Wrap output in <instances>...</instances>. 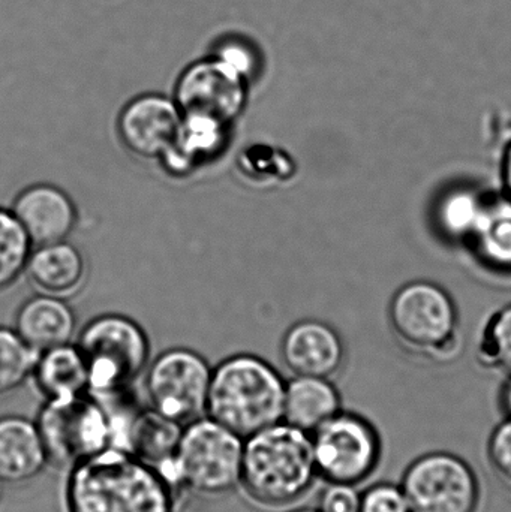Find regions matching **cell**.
<instances>
[{
    "label": "cell",
    "mask_w": 511,
    "mask_h": 512,
    "mask_svg": "<svg viewBox=\"0 0 511 512\" xmlns=\"http://www.w3.org/2000/svg\"><path fill=\"white\" fill-rule=\"evenodd\" d=\"M479 360L511 376V303L495 312L483 328Z\"/></svg>",
    "instance_id": "obj_26"
},
{
    "label": "cell",
    "mask_w": 511,
    "mask_h": 512,
    "mask_svg": "<svg viewBox=\"0 0 511 512\" xmlns=\"http://www.w3.org/2000/svg\"><path fill=\"white\" fill-rule=\"evenodd\" d=\"M182 432L183 424L164 417L155 409H141L129 424L123 450L159 469L174 484L173 462Z\"/></svg>",
    "instance_id": "obj_18"
},
{
    "label": "cell",
    "mask_w": 511,
    "mask_h": 512,
    "mask_svg": "<svg viewBox=\"0 0 511 512\" xmlns=\"http://www.w3.org/2000/svg\"><path fill=\"white\" fill-rule=\"evenodd\" d=\"M488 459L495 474L511 486V418H506L492 432L488 442Z\"/></svg>",
    "instance_id": "obj_28"
},
{
    "label": "cell",
    "mask_w": 511,
    "mask_h": 512,
    "mask_svg": "<svg viewBox=\"0 0 511 512\" xmlns=\"http://www.w3.org/2000/svg\"><path fill=\"white\" fill-rule=\"evenodd\" d=\"M225 62L230 63L233 68H236L243 77L251 78L254 72L255 60L251 51L246 50L243 45L231 44L224 47L221 53L218 54Z\"/></svg>",
    "instance_id": "obj_30"
},
{
    "label": "cell",
    "mask_w": 511,
    "mask_h": 512,
    "mask_svg": "<svg viewBox=\"0 0 511 512\" xmlns=\"http://www.w3.org/2000/svg\"><path fill=\"white\" fill-rule=\"evenodd\" d=\"M285 384L278 370L263 358L233 355L213 369L207 415L246 439L281 423Z\"/></svg>",
    "instance_id": "obj_3"
},
{
    "label": "cell",
    "mask_w": 511,
    "mask_h": 512,
    "mask_svg": "<svg viewBox=\"0 0 511 512\" xmlns=\"http://www.w3.org/2000/svg\"><path fill=\"white\" fill-rule=\"evenodd\" d=\"M311 436L318 477L329 484L359 486L380 465V435L362 415L341 411Z\"/></svg>",
    "instance_id": "obj_8"
},
{
    "label": "cell",
    "mask_w": 511,
    "mask_h": 512,
    "mask_svg": "<svg viewBox=\"0 0 511 512\" xmlns=\"http://www.w3.org/2000/svg\"><path fill=\"white\" fill-rule=\"evenodd\" d=\"M488 198L474 189H452L437 206V222L441 233L453 240L468 242L479 224Z\"/></svg>",
    "instance_id": "obj_23"
},
{
    "label": "cell",
    "mask_w": 511,
    "mask_h": 512,
    "mask_svg": "<svg viewBox=\"0 0 511 512\" xmlns=\"http://www.w3.org/2000/svg\"><path fill=\"white\" fill-rule=\"evenodd\" d=\"M317 477L312 436L285 421L243 442L240 483L258 504H293L311 490Z\"/></svg>",
    "instance_id": "obj_2"
},
{
    "label": "cell",
    "mask_w": 511,
    "mask_h": 512,
    "mask_svg": "<svg viewBox=\"0 0 511 512\" xmlns=\"http://www.w3.org/2000/svg\"><path fill=\"white\" fill-rule=\"evenodd\" d=\"M500 406L506 418H511V376L504 382L500 393Z\"/></svg>",
    "instance_id": "obj_32"
},
{
    "label": "cell",
    "mask_w": 511,
    "mask_h": 512,
    "mask_svg": "<svg viewBox=\"0 0 511 512\" xmlns=\"http://www.w3.org/2000/svg\"><path fill=\"white\" fill-rule=\"evenodd\" d=\"M468 243L486 267L511 271V201L504 195L488 198Z\"/></svg>",
    "instance_id": "obj_22"
},
{
    "label": "cell",
    "mask_w": 511,
    "mask_h": 512,
    "mask_svg": "<svg viewBox=\"0 0 511 512\" xmlns=\"http://www.w3.org/2000/svg\"><path fill=\"white\" fill-rule=\"evenodd\" d=\"M39 352L11 328L0 327V397L14 393L33 376Z\"/></svg>",
    "instance_id": "obj_25"
},
{
    "label": "cell",
    "mask_w": 511,
    "mask_h": 512,
    "mask_svg": "<svg viewBox=\"0 0 511 512\" xmlns=\"http://www.w3.org/2000/svg\"><path fill=\"white\" fill-rule=\"evenodd\" d=\"M33 378L47 400L80 396L89 388L86 360L78 346L72 343L41 352Z\"/></svg>",
    "instance_id": "obj_21"
},
{
    "label": "cell",
    "mask_w": 511,
    "mask_h": 512,
    "mask_svg": "<svg viewBox=\"0 0 511 512\" xmlns=\"http://www.w3.org/2000/svg\"><path fill=\"white\" fill-rule=\"evenodd\" d=\"M14 330L27 346L41 354L71 343L77 331V318L65 298L39 294L18 309Z\"/></svg>",
    "instance_id": "obj_16"
},
{
    "label": "cell",
    "mask_w": 511,
    "mask_h": 512,
    "mask_svg": "<svg viewBox=\"0 0 511 512\" xmlns=\"http://www.w3.org/2000/svg\"><path fill=\"white\" fill-rule=\"evenodd\" d=\"M290 512H320L318 510H308V508H302V510H294Z\"/></svg>",
    "instance_id": "obj_33"
},
{
    "label": "cell",
    "mask_w": 511,
    "mask_h": 512,
    "mask_svg": "<svg viewBox=\"0 0 511 512\" xmlns=\"http://www.w3.org/2000/svg\"><path fill=\"white\" fill-rule=\"evenodd\" d=\"M242 439L212 418L186 424L173 462L177 489L204 496L236 489L242 480Z\"/></svg>",
    "instance_id": "obj_6"
},
{
    "label": "cell",
    "mask_w": 511,
    "mask_h": 512,
    "mask_svg": "<svg viewBox=\"0 0 511 512\" xmlns=\"http://www.w3.org/2000/svg\"><path fill=\"white\" fill-rule=\"evenodd\" d=\"M77 346L89 372L87 394L93 397L131 390L149 366V337L128 316L107 313L92 319L81 330Z\"/></svg>",
    "instance_id": "obj_5"
},
{
    "label": "cell",
    "mask_w": 511,
    "mask_h": 512,
    "mask_svg": "<svg viewBox=\"0 0 511 512\" xmlns=\"http://www.w3.org/2000/svg\"><path fill=\"white\" fill-rule=\"evenodd\" d=\"M501 185H503V195L511 201V141L504 150L500 165Z\"/></svg>",
    "instance_id": "obj_31"
},
{
    "label": "cell",
    "mask_w": 511,
    "mask_h": 512,
    "mask_svg": "<svg viewBox=\"0 0 511 512\" xmlns=\"http://www.w3.org/2000/svg\"><path fill=\"white\" fill-rule=\"evenodd\" d=\"M182 111L174 98L147 93L125 105L117 119L123 146L137 158L159 161L174 143Z\"/></svg>",
    "instance_id": "obj_12"
},
{
    "label": "cell",
    "mask_w": 511,
    "mask_h": 512,
    "mask_svg": "<svg viewBox=\"0 0 511 512\" xmlns=\"http://www.w3.org/2000/svg\"><path fill=\"white\" fill-rule=\"evenodd\" d=\"M48 462L75 466L113 447L107 412L90 394L47 400L36 420Z\"/></svg>",
    "instance_id": "obj_7"
},
{
    "label": "cell",
    "mask_w": 511,
    "mask_h": 512,
    "mask_svg": "<svg viewBox=\"0 0 511 512\" xmlns=\"http://www.w3.org/2000/svg\"><path fill=\"white\" fill-rule=\"evenodd\" d=\"M11 212L33 246L65 242L77 225V209L68 194L48 183L29 186L17 195Z\"/></svg>",
    "instance_id": "obj_14"
},
{
    "label": "cell",
    "mask_w": 511,
    "mask_h": 512,
    "mask_svg": "<svg viewBox=\"0 0 511 512\" xmlns=\"http://www.w3.org/2000/svg\"><path fill=\"white\" fill-rule=\"evenodd\" d=\"M342 411L341 394L329 378L294 376L285 384L282 421L312 433Z\"/></svg>",
    "instance_id": "obj_20"
},
{
    "label": "cell",
    "mask_w": 511,
    "mask_h": 512,
    "mask_svg": "<svg viewBox=\"0 0 511 512\" xmlns=\"http://www.w3.org/2000/svg\"><path fill=\"white\" fill-rule=\"evenodd\" d=\"M387 318L398 342L414 355L444 361L458 352V306L438 283L420 279L402 285L390 300Z\"/></svg>",
    "instance_id": "obj_4"
},
{
    "label": "cell",
    "mask_w": 511,
    "mask_h": 512,
    "mask_svg": "<svg viewBox=\"0 0 511 512\" xmlns=\"http://www.w3.org/2000/svg\"><path fill=\"white\" fill-rule=\"evenodd\" d=\"M33 245L11 210L0 209V291L26 273Z\"/></svg>",
    "instance_id": "obj_24"
},
{
    "label": "cell",
    "mask_w": 511,
    "mask_h": 512,
    "mask_svg": "<svg viewBox=\"0 0 511 512\" xmlns=\"http://www.w3.org/2000/svg\"><path fill=\"white\" fill-rule=\"evenodd\" d=\"M360 495L348 484H329L320 498V512H357Z\"/></svg>",
    "instance_id": "obj_29"
},
{
    "label": "cell",
    "mask_w": 511,
    "mask_h": 512,
    "mask_svg": "<svg viewBox=\"0 0 511 512\" xmlns=\"http://www.w3.org/2000/svg\"><path fill=\"white\" fill-rule=\"evenodd\" d=\"M47 463L36 423L23 417L0 418V483H26Z\"/></svg>",
    "instance_id": "obj_17"
},
{
    "label": "cell",
    "mask_w": 511,
    "mask_h": 512,
    "mask_svg": "<svg viewBox=\"0 0 511 512\" xmlns=\"http://www.w3.org/2000/svg\"><path fill=\"white\" fill-rule=\"evenodd\" d=\"M26 274L39 294L68 298L77 294L86 279V262L71 243L36 246L27 262Z\"/></svg>",
    "instance_id": "obj_19"
},
{
    "label": "cell",
    "mask_w": 511,
    "mask_h": 512,
    "mask_svg": "<svg viewBox=\"0 0 511 512\" xmlns=\"http://www.w3.org/2000/svg\"><path fill=\"white\" fill-rule=\"evenodd\" d=\"M212 372L206 358L192 349L162 352L147 369L150 408L185 426L198 420L206 412Z\"/></svg>",
    "instance_id": "obj_9"
},
{
    "label": "cell",
    "mask_w": 511,
    "mask_h": 512,
    "mask_svg": "<svg viewBox=\"0 0 511 512\" xmlns=\"http://www.w3.org/2000/svg\"><path fill=\"white\" fill-rule=\"evenodd\" d=\"M411 512H477L480 483L462 457L435 451L414 460L401 483Z\"/></svg>",
    "instance_id": "obj_10"
},
{
    "label": "cell",
    "mask_w": 511,
    "mask_h": 512,
    "mask_svg": "<svg viewBox=\"0 0 511 512\" xmlns=\"http://www.w3.org/2000/svg\"><path fill=\"white\" fill-rule=\"evenodd\" d=\"M357 512H411L404 490L392 483L374 484L360 495Z\"/></svg>",
    "instance_id": "obj_27"
},
{
    "label": "cell",
    "mask_w": 511,
    "mask_h": 512,
    "mask_svg": "<svg viewBox=\"0 0 511 512\" xmlns=\"http://www.w3.org/2000/svg\"><path fill=\"white\" fill-rule=\"evenodd\" d=\"M177 489L159 469L110 447L72 466L68 512H176Z\"/></svg>",
    "instance_id": "obj_1"
},
{
    "label": "cell",
    "mask_w": 511,
    "mask_h": 512,
    "mask_svg": "<svg viewBox=\"0 0 511 512\" xmlns=\"http://www.w3.org/2000/svg\"><path fill=\"white\" fill-rule=\"evenodd\" d=\"M231 128L233 126L212 117L182 114L174 143L159 162L170 176H189L224 153Z\"/></svg>",
    "instance_id": "obj_15"
},
{
    "label": "cell",
    "mask_w": 511,
    "mask_h": 512,
    "mask_svg": "<svg viewBox=\"0 0 511 512\" xmlns=\"http://www.w3.org/2000/svg\"><path fill=\"white\" fill-rule=\"evenodd\" d=\"M248 78L221 57L192 63L174 90L182 114H200L233 126L248 102Z\"/></svg>",
    "instance_id": "obj_11"
},
{
    "label": "cell",
    "mask_w": 511,
    "mask_h": 512,
    "mask_svg": "<svg viewBox=\"0 0 511 512\" xmlns=\"http://www.w3.org/2000/svg\"><path fill=\"white\" fill-rule=\"evenodd\" d=\"M281 357L296 376L332 378L345 363V345L332 325L303 319L282 337Z\"/></svg>",
    "instance_id": "obj_13"
}]
</instances>
